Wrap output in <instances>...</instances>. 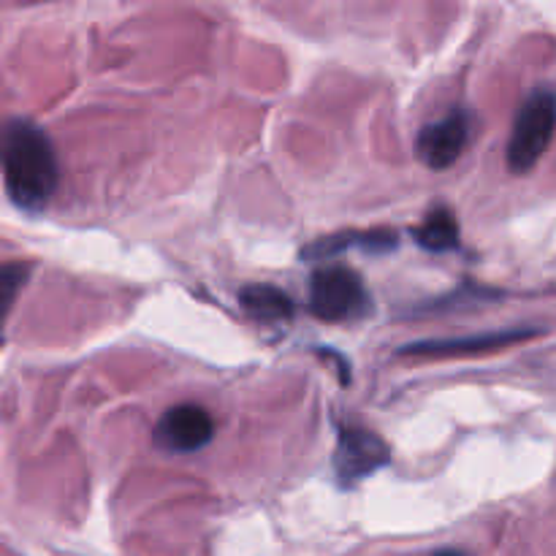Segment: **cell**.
<instances>
[{
    "label": "cell",
    "mask_w": 556,
    "mask_h": 556,
    "mask_svg": "<svg viewBox=\"0 0 556 556\" xmlns=\"http://www.w3.org/2000/svg\"><path fill=\"white\" fill-rule=\"evenodd\" d=\"M27 275H30V266L27 264H5L3 266V275H0V288H3V309L9 313L11 304H14L16 291L25 286Z\"/></svg>",
    "instance_id": "8fae6325"
},
{
    "label": "cell",
    "mask_w": 556,
    "mask_h": 556,
    "mask_svg": "<svg viewBox=\"0 0 556 556\" xmlns=\"http://www.w3.org/2000/svg\"><path fill=\"white\" fill-rule=\"evenodd\" d=\"M5 193L20 210L41 212L58 190L60 166L52 139L33 119L14 117L3 128Z\"/></svg>",
    "instance_id": "6da1fadb"
},
{
    "label": "cell",
    "mask_w": 556,
    "mask_h": 556,
    "mask_svg": "<svg viewBox=\"0 0 556 556\" xmlns=\"http://www.w3.org/2000/svg\"><path fill=\"white\" fill-rule=\"evenodd\" d=\"M470 128L472 119L465 109H451L434 123L424 125L416 139V152L424 166L440 172V168H448L451 163L459 161L467 141H470Z\"/></svg>",
    "instance_id": "8992f818"
},
{
    "label": "cell",
    "mask_w": 556,
    "mask_h": 556,
    "mask_svg": "<svg viewBox=\"0 0 556 556\" xmlns=\"http://www.w3.org/2000/svg\"><path fill=\"white\" fill-rule=\"evenodd\" d=\"M212 438H215V421L204 407L193 405V402L168 407L152 429L155 445L168 454H195V451L206 448Z\"/></svg>",
    "instance_id": "277c9868"
},
{
    "label": "cell",
    "mask_w": 556,
    "mask_h": 556,
    "mask_svg": "<svg viewBox=\"0 0 556 556\" xmlns=\"http://www.w3.org/2000/svg\"><path fill=\"white\" fill-rule=\"evenodd\" d=\"M556 130V92L538 87L519 106L508 139V168L527 174L546 155Z\"/></svg>",
    "instance_id": "3957f363"
},
{
    "label": "cell",
    "mask_w": 556,
    "mask_h": 556,
    "mask_svg": "<svg viewBox=\"0 0 556 556\" xmlns=\"http://www.w3.org/2000/svg\"><path fill=\"white\" fill-rule=\"evenodd\" d=\"M459 220H456L454 212L445 210V206H434V210L413 228V239L418 242V248L429 250V253H448V250H456L459 248Z\"/></svg>",
    "instance_id": "ba28073f"
},
{
    "label": "cell",
    "mask_w": 556,
    "mask_h": 556,
    "mask_svg": "<svg viewBox=\"0 0 556 556\" xmlns=\"http://www.w3.org/2000/svg\"><path fill=\"white\" fill-rule=\"evenodd\" d=\"M527 331H503V334H481L470 340H438V342H418L407 345L405 353H462V351H483V348H497L505 342L525 340Z\"/></svg>",
    "instance_id": "30bf717a"
},
{
    "label": "cell",
    "mask_w": 556,
    "mask_h": 556,
    "mask_svg": "<svg viewBox=\"0 0 556 556\" xmlns=\"http://www.w3.org/2000/svg\"><path fill=\"white\" fill-rule=\"evenodd\" d=\"M307 307L326 324H351L372 309V299L356 269L334 264L313 271Z\"/></svg>",
    "instance_id": "7a4b0ae2"
},
{
    "label": "cell",
    "mask_w": 556,
    "mask_h": 556,
    "mask_svg": "<svg viewBox=\"0 0 556 556\" xmlns=\"http://www.w3.org/2000/svg\"><path fill=\"white\" fill-rule=\"evenodd\" d=\"M391 462V451L375 432L362 427H342L334 451V472L342 486L364 481Z\"/></svg>",
    "instance_id": "5b68a950"
},
{
    "label": "cell",
    "mask_w": 556,
    "mask_h": 556,
    "mask_svg": "<svg viewBox=\"0 0 556 556\" xmlns=\"http://www.w3.org/2000/svg\"><path fill=\"white\" fill-rule=\"evenodd\" d=\"M434 556H462L459 552H440V554H434Z\"/></svg>",
    "instance_id": "7c38bea8"
},
{
    "label": "cell",
    "mask_w": 556,
    "mask_h": 556,
    "mask_svg": "<svg viewBox=\"0 0 556 556\" xmlns=\"http://www.w3.org/2000/svg\"><path fill=\"white\" fill-rule=\"evenodd\" d=\"M362 248L367 253H386V250L396 248V233L394 231H351L340 233V237H329L315 242L313 248L307 250V255L313 258H326V255H337L342 250Z\"/></svg>",
    "instance_id": "9c48e42d"
},
{
    "label": "cell",
    "mask_w": 556,
    "mask_h": 556,
    "mask_svg": "<svg viewBox=\"0 0 556 556\" xmlns=\"http://www.w3.org/2000/svg\"><path fill=\"white\" fill-rule=\"evenodd\" d=\"M239 304L258 324H288L293 318V299L269 282L244 286L239 291Z\"/></svg>",
    "instance_id": "52a82bcc"
}]
</instances>
